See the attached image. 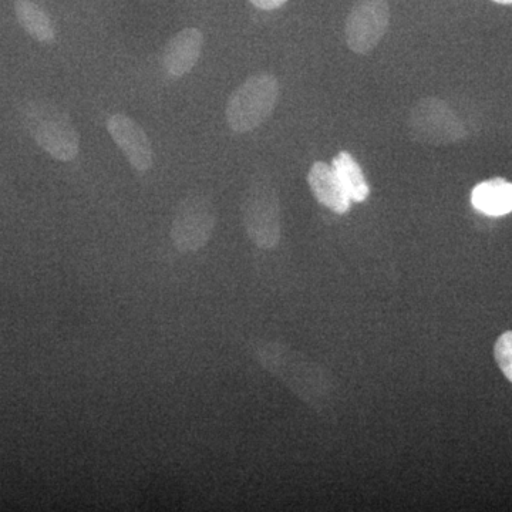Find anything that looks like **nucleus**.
I'll list each match as a JSON object with an SVG mask.
<instances>
[{
  "mask_svg": "<svg viewBox=\"0 0 512 512\" xmlns=\"http://www.w3.org/2000/svg\"><path fill=\"white\" fill-rule=\"evenodd\" d=\"M242 220L256 247L274 249L281 241V207L275 188L265 181L252 184L242 201Z\"/></svg>",
  "mask_w": 512,
  "mask_h": 512,
  "instance_id": "7ed1b4c3",
  "label": "nucleus"
},
{
  "mask_svg": "<svg viewBox=\"0 0 512 512\" xmlns=\"http://www.w3.org/2000/svg\"><path fill=\"white\" fill-rule=\"evenodd\" d=\"M332 167L335 168L350 201L363 202L367 200L370 194L369 184H367L365 174L355 158L346 151H340L338 156L333 158Z\"/></svg>",
  "mask_w": 512,
  "mask_h": 512,
  "instance_id": "f8f14e48",
  "label": "nucleus"
},
{
  "mask_svg": "<svg viewBox=\"0 0 512 512\" xmlns=\"http://www.w3.org/2000/svg\"><path fill=\"white\" fill-rule=\"evenodd\" d=\"M204 35L201 30L187 28L177 33L164 50L165 70L173 77H181L194 69L200 59Z\"/></svg>",
  "mask_w": 512,
  "mask_h": 512,
  "instance_id": "6e6552de",
  "label": "nucleus"
},
{
  "mask_svg": "<svg viewBox=\"0 0 512 512\" xmlns=\"http://www.w3.org/2000/svg\"><path fill=\"white\" fill-rule=\"evenodd\" d=\"M23 120L37 146L59 161H72L79 154L80 138L63 110L46 101H32Z\"/></svg>",
  "mask_w": 512,
  "mask_h": 512,
  "instance_id": "f257e3e1",
  "label": "nucleus"
},
{
  "mask_svg": "<svg viewBox=\"0 0 512 512\" xmlns=\"http://www.w3.org/2000/svg\"><path fill=\"white\" fill-rule=\"evenodd\" d=\"M409 127L417 141L431 146L456 143L466 136L463 124L453 110L436 97L420 100L413 107Z\"/></svg>",
  "mask_w": 512,
  "mask_h": 512,
  "instance_id": "39448f33",
  "label": "nucleus"
},
{
  "mask_svg": "<svg viewBox=\"0 0 512 512\" xmlns=\"http://www.w3.org/2000/svg\"><path fill=\"white\" fill-rule=\"evenodd\" d=\"M279 83L275 76L259 73L249 77L232 93L227 104V121L235 133H249L275 110Z\"/></svg>",
  "mask_w": 512,
  "mask_h": 512,
  "instance_id": "f03ea898",
  "label": "nucleus"
},
{
  "mask_svg": "<svg viewBox=\"0 0 512 512\" xmlns=\"http://www.w3.org/2000/svg\"><path fill=\"white\" fill-rule=\"evenodd\" d=\"M471 204L490 217H503L512 212V183L493 178L478 184L471 192Z\"/></svg>",
  "mask_w": 512,
  "mask_h": 512,
  "instance_id": "9d476101",
  "label": "nucleus"
},
{
  "mask_svg": "<svg viewBox=\"0 0 512 512\" xmlns=\"http://www.w3.org/2000/svg\"><path fill=\"white\" fill-rule=\"evenodd\" d=\"M308 183L312 194L320 204L330 211L343 215L349 211L350 198L340 183L338 174L332 165L318 161L312 165L308 174Z\"/></svg>",
  "mask_w": 512,
  "mask_h": 512,
  "instance_id": "1a4fd4ad",
  "label": "nucleus"
},
{
  "mask_svg": "<svg viewBox=\"0 0 512 512\" xmlns=\"http://www.w3.org/2000/svg\"><path fill=\"white\" fill-rule=\"evenodd\" d=\"M16 16L22 28L40 43H52L56 30L45 10L32 0H16Z\"/></svg>",
  "mask_w": 512,
  "mask_h": 512,
  "instance_id": "9b49d317",
  "label": "nucleus"
},
{
  "mask_svg": "<svg viewBox=\"0 0 512 512\" xmlns=\"http://www.w3.org/2000/svg\"><path fill=\"white\" fill-rule=\"evenodd\" d=\"M495 3H500V5H512V0H493Z\"/></svg>",
  "mask_w": 512,
  "mask_h": 512,
  "instance_id": "2eb2a0df",
  "label": "nucleus"
},
{
  "mask_svg": "<svg viewBox=\"0 0 512 512\" xmlns=\"http://www.w3.org/2000/svg\"><path fill=\"white\" fill-rule=\"evenodd\" d=\"M217 225L212 202L202 195L185 198L175 212L171 239L180 252L200 251L210 241Z\"/></svg>",
  "mask_w": 512,
  "mask_h": 512,
  "instance_id": "20e7f679",
  "label": "nucleus"
},
{
  "mask_svg": "<svg viewBox=\"0 0 512 512\" xmlns=\"http://www.w3.org/2000/svg\"><path fill=\"white\" fill-rule=\"evenodd\" d=\"M390 9L386 0H362L346 19L345 35L349 49L367 55L379 45L389 29Z\"/></svg>",
  "mask_w": 512,
  "mask_h": 512,
  "instance_id": "423d86ee",
  "label": "nucleus"
},
{
  "mask_svg": "<svg viewBox=\"0 0 512 512\" xmlns=\"http://www.w3.org/2000/svg\"><path fill=\"white\" fill-rule=\"evenodd\" d=\"M255 8L261 10H274L281 8L288 0H249Z\"/></svg>",
  "mask_w": 512,
  "mask_h": 512,
  "instance_id": "4468645a",
  "label": "nucleus"
},
{
  "mask_svg": "<svg viewBox=\"0 0 512 512\" xmlns=\"http://www.w3.org/2000/svg\"><path fill=\"white\" fill-rule=\"evenodd\" d=\"M494 357L501 372L512 383V330L498 338L495 343Z\"/></svg>",
  "mask_w": 512,
  "mask_h": 512,
  "instance_id": "ddd939ff",
  "label": "nucleus"
},
{
  "mask_svg": "<svg viewBox=\"0 0 512 512\" xmlns=\"http://www.w3.org/2000/svg\"><path fill=\"white\" fill-rule=\"evenodd\" d=\"M107 130L137 171L144 173L150 170L153 165V147L140 124L124 114H114L107 120Z\"/></svg>",
  "mask_w": 512,
  "mask_h": 512,
  "instance_id": "0eeeda50",
  "label": "nucleus"
}]
</instances>
